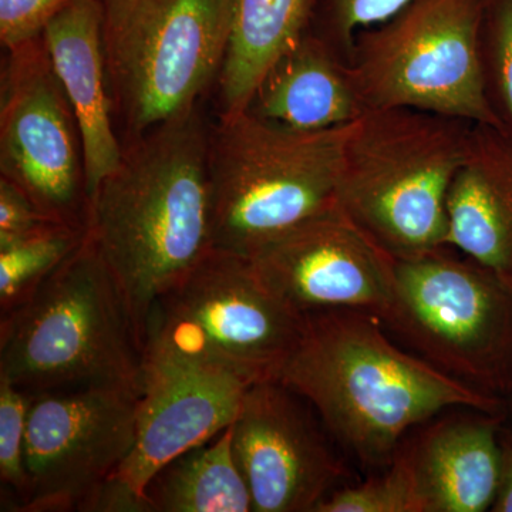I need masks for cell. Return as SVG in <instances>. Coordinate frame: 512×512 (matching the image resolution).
I'll return each mask as SVG.
<instances>
[{
	"instance_id": "obj_1",
	"label": "cell",
	"mask_w": 512,
	"mask_h": 512,
	"mask_svg": "<svg viewBox=\"0 0 512 512\" xmlns=\"http://www.w3.org/2000/svg\"><path fill=\"white\" fill-rule=\"evenodd\" d=\"M210 130L197 106L127 141L87 205V237L119 286L141 349L154 303L214 251Z\"/></svg>"
},
{
	"instance_id": "obj_2",
	"label": "cell",
	"mask_w": 512,
	"mask_h": 512,
	"mask_svg": "<svg viewBox=\"0 0 512 512\" xmlns=\"http://www.w3.org/2000/svg\"><path fill=\"white\" fill-rule=\"evenodd\" d=\"M275 380L308 400L346 456L366 470L389 466L410 431L447 410L511 414L510 402L440 372L394 342L375 313L355 309L306 315Z\"/></svg>"
},
{
	"instance_id": "obj_3",
	"label": "cell",
	"mask_w": 512,
	"mask_h": 512,
	"mask_svg": "<svg viewBox=\"0 0 512 512\" xmlns=\"http://www.w3.org/2000/svg\"><path fill=\"white\" fill-rule=\"evenodd\" d=\"M473 126L407 107L365 111L343 144L336 205L394 261L448 247V191Z\"/></svg>"
},
{
	"instance_id": "obj_4",
	"label": "cell",
	"mask_w": 512,
	"mask_h": 512,
	"mask_svg": "<svg viewBox=\"0 0 512 512\" xmlns=\"http://www.w3.org/2000/svg\"><path fill=\"white\" fill-rule=\"evenodd\" d=\"M0 377L30 396L77 387L143 393L136 328L87 234L32 299L0 316Z\"/></svg>"
},
{
	"instance_id": "obj_5",
	"label": "cell",
	"mask_w": 512,
	"mask_h": 512,
	"mask_svg": "<svg viewBox=\"0 0 512 512\" xmlns=\"http://www.w3.org/2000/svg\"><path fill=\"white\" fill-rule=\"evenodd\" d=\"M349 127L295 131L248 110L221 114L208 160L214 249L249 258L336 205Z\"/></svg>"
},
{
	"instance_id": "obj_6",
	"label": "cell",
	"mask_w": 512,
	"mask_h": 512,
	"mask_svg": "<svg viewBox=\"0 0 512 512\" xmlns=\"http://www.w3.org/2000/svg\"><path fill=\"white\" fill-rule=\"evenodd\" d=\"M248 258L211 252L148 315L144 370L194 367L255 384L275 379L305 329Z\"/></svg>"
},
{
	"instance_id": "obj_7",
	"label": "cell",
	"mask_w": 512,
	"mask_h": 512,
	"mask_svg": "<svg viewBox=\"0 0 512 512\" xmlns=\"http://www.w3.org/2000/svg\"><path fill=\"white\" fill-rule=\"evenodd\" d=\"M400 345L488 396L512 399V278L443 247L394 261L380 316Z\"/></svg>"
},
{
	"instance_id": "obj_8",
	"label": "cell",
	"mask_w": 512,
	"mask_h": 512,
	"mask_svg": "<svg viewBox=\"0 0 512 512\" xmlns=\"http://www.w3.org/2000/svg\"><path fill=\"white\" fill-rule=\"evenodd\" d=\"M114 116L127 141L198 106L220 76L235 0H99Z\"/></svg>"
},
{
	"instance_id": "obj_9",
	"label": "cell",
	"mask_w": 512,
	"mask_h": 512,
	"mask_svg": "<svg viewBox=\"0 0 512 512\" xmlns=\"http://www.w3.org/2000/svg\"><path fill=\"white\" fill-rule=\"evenodd\" d=\"M485 0H410L360 30L349 67L365 111L407 107L500 127L485 96Z\"/></svg>"
},
{
	"instance_id": "obj_10",
	"label": "cell",
	"mask_w": 512,
	"mask_h": 512,
	"mask_svg": "<svg viewBox=\"0 0 512 512\" xmlns=\"http://www.w3.org/2000/svg\"><path fill=\"white\" fill-rule=\"evenodd\" d=\"M141 394L77 387L32 396L20 512H90L136 441Z\"/></svg>"
},
{
	"instance_id": "obj_11",
	"label": "cell",
	"mask_w": 512,
	"mask_h": 512,
	"mask_svg": "<svg viewBox=\"0 0 512 512\" xmlns=\"http://www.w3.org/2000/svg\"><path fill=\"white\" fill-rule=\"evenodd\" d=\"M0 96V177L49 220L86 229L82 137L43 37L8 52Z\"/></svg>"
},
{
	"instance_id": "obj_12",
	"label": "cell",
	"mask_w": 512,
	"mask_h": 512,
	"mask_svg": "<svg viewBox=\"0 0 512 512\" xmlns=\"http://www.w3.org/2000/svg\"><path fill=\"white\" fill-rule=\"evenodd\" d=\"M232 450L254 512H316L355 483L345 451L301 394L278 380L248 387L232 423Z\"/></svg>"
},
{
	"instance_id": "obj_13",
	"label": "cell",
	"mask_w": 512,
	"mask_h": 512,
	"mask_svg": "<svg viewBox=\"0 0 512 512\" xmlns=\"http://www.w3.org/2000/svg\"><path fill=\"white\" fill-rule=\"evenodd\" d=\"M264 281L302 315L355 309L382 316L392 301L394 259L338 205L249 256Z\"/></svg>"
},
{
	"instance_id": "obj_14",
	"label": "cell",
	"mask_w": 512,
	"mask_h": 512,
	"mask_svg": "<svg viewBox=\"0 0 512 512\" xmlns=\"http://www.w3.org/2000/svg\"><path fill=\"white\" fill-rule=\"evenodd\" d=\"M249 386L194 367L144 370L136 441L114 480L144 501V488L161 467L234 423Z\"/></svg>"
},
{
	"instance_id": "obj_15",
	"label": "cell",
	"mask_w": 512,
	"mask_h": 512,
	"mask_svg": "<svg viewBox=\"0 0 512 512\" xmlns=\"http://www.w3.org/2000/svg\"><path fill=\"white\" fill-rule=\"evenodd\" d=\"M507 419L458 407L407 434L392 461L409 478L420 512L491 511Z\"/></svg>"
},
{
	"instance_id": "obj_16",
	"label": "cell",
	"mask_w": 512,
	"mask_h": 512,
	"mask_svg": "<svg viewBox=\"0 0 512 512\" xmlns=\"http://www.w3.org/2000/svg\"><path fill=\"white\" fill-rule=\"evenodd\" d=\"M82 137L87 201L123 157L104 53L99 0H69L43 32Z\"/></svg>"
},
{
	"instance_id": "obj_17",
	"label": "cell",
	"mask_w": 512,
	"mask_h": 512,
	"mask_svg": "<svg viewBox=\"0 0 512 512\" xmlns=\"http://www.w3.org/2000/svg\"><path fill=\"white\" fill-rule=\"evenodd\" d=\"M447 214L448 247L512 278V147L500 127L474 123Z\"/></svg>"
},
{
	"instance_id": "obj_18",
	"label": "cell",
	"mask_w": 512,
	"mask_h": 512,
	"mask_svg": "<svg viewBox=\"0 0 512 512\" xmlns=\"http://www.w3.org/2000/svg\"><path fill=\"white\" fill-rule=\"evenodd\" d=\"M245 110L295 131L349 126L365 113L349 63L309 32L276 60Z\"/></svg>"
},
{
	"instance_id": "obj_19",
	"label": "cell",
	"mask_w": 512,
	"mask_h": 512,
	"mask_svg": "<svg viewBox=\"0 0 512 512\" xmlns=\"http://www.w3.org/2000/svg\"><path fill=\"white\" fill-rule=\"evenodd\" d=\"M316 0H235L220 84L221 114L247 109L258 84L311 26Z\"/></svg>"
},
{
	"instance_id": "obj_20",
	"label": "cell",
	"mask_w": 512,
	"mask_h": 512,
	"mask_svg": "<svg viewBox=\"0 0 512 512\" xmlns=\"http://www.w3.org/2000/svg\"><path fill=\"white\" fill-rule=\"evenodd\" d=\"M148 512H251L252 497L232 450V424L185 451L144 488Z\"/></svg>"
},
{
	"instance_id": "obj_21",
	"label": "cell",
	"mask_w": 512,
	"mask_h": 512,
	"mask_svg": "<svg viewBox=\"0 0 512 512\" xmlns=\"http://www.w3.org/2000/svg\"><path fill=\"white\" fill-rule=\"evenodd\" d=\"M86 229L50 222L46 227L0 247V316L16 311L82 244Z\"/></svg>"
},
{
	"instance_id": "obj_22",
	"label": "cell",
	"mask_w": 512,
	"mask_h": 512,
	"mask_svg": "<svg viewBox=\"0 0 512 512\" xmlns=\"http://www.w3.org/2000/svg\"><path fill=\"white\" fill-rule=\"evenodd\" d=\"M485 96L491 110L500 106L512 126V0H485L480 30ZM500 127V128H501Z\"/></svg>"
},
{
	"instance_id": "obj_23",
	"label": "cell",
	"mask_w": 512,
	"mask_h": 512,
	"mask_svg": "<svg viewBox=\"0 0 512 512\" xmlns=\"http://www.w3.org/2000/svg\"><path fill=\"white\" fill-rule=\"evenodd\" d=\"M410 0H316L309 33L350 62L360 30L396 15Z\"/></svg>"
},
{
	"instance_id": "obj_24",
	"label": "cell",
	"mask_w": 512,
	"mask_h": 512,
	"mask_svg": "<svg viewBox=\"0 0 512 512\" xmlns=\"http://www.w3.org/2000/svg\"><path fill=\"white\" fill-rule=\"evenodd\" d=\"M316 512H420V505L406 473L392 461L366 480L333 491Z\"/></svg>"
},
{
	"instance_id": "obj_25",
	"label": "cell",
	"mask_w": 512,
	"mask_h": 512,
	"mask_svg": "<svg viewBox=\"0 0 512 512\" xmlns=\"http://www.w3.org/2000/svg\"><path fill=\"white\" fill-rule=\"evenodd\" d=\"M32 396L0 377V480L2 487L18 498L15 511L26 490V423Z\"/></svg>"
},
{
	"instance_id": "obj_26",
	"label": "cell",
	"mask_w": 512,
	"mask_h": 512,
	"mask_svg": "<svg viewBox=\"0 0 512 512\" xmlns=\"http://www.w3.org/2000/svg\"><path fill=\"white\" fill-rule=\"evenodd\" d=\"M69 0H0V42L8 52L43 36Z\"/></svg>"
},
{
	"instance_id": "obj_27",
	"label": "cell",
	"mask_w": 512,
	"mask_h": 512,
	"mask_svg": "<svg viewBox=\"0 0 512 512\" xmlns=\"http://www.w3.org/2000/svg\"><path fill=\"white\" fill-rule=\"evenodd\" d=\"M50 222L18 185L0 177V247L46 227Z\"/></svg>"
},
{
	"instance_id": "obj_28",
	"label": "cell",
	"mask_w": 512,
	"mask_h": 512,
	"mask_svg": "<svg viewBox=\"0 0 512 512\" xmlns=\"http://www.w3.org/2000/svg\"><path fill=\"white\" fill-rule=\"evenodd\" d=\"M493 512H512V424L507 421L500 430V468Z\"/></svg>"
},
{
	"instance_id": "obj_29",
	"label": "cell",
	"mask_w": 512,
	"mask_h": 512,
	"mask_svg": "<svg viewBox=\"0 0 512 512\" xmlns=\"http://www.w3.org/2000/svg\"><path fill=\"white\" fill-rule=\"evenodd\" d=\"M510 406H511V413H512V399H511V402H510Z\"/></svg>"
}]
</instances>
